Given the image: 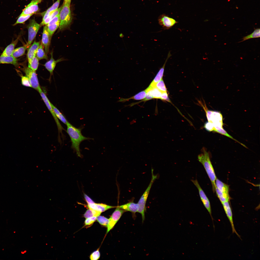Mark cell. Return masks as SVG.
Returning <instances> with one entry per match:
<instances>
[{"label":"cell","mask_w":260,"mask_h":260,"mask_svg":"<svg viewBox=\"0 0 260 260\" xmlns=\"http://www.w3.org/2000/svg\"><path fill=\"white\" fill-rule=\"evenodd\" d=\"M213 131L215 132L219 133L222 135H224L229 138H230L233 140L238 142L241 145L246 147L245 145L240 143L236 140L232 136L228 134L227 132L223 129V128H220L218 127H215L214 128Z\"/></svg>","instance_id":"cell-33"},{"label":"cell","mask_w":260,"mask_h":260,"mask_svg":"<svg viewBox=\"0 0 260 260\" xmlns=\"http://www.w3.org/2000/svg\"><path fill=\"white\" fill-rule=\"evenodd\" d=\"M60 1L61 0H57L47 10L41 13L43 17L42 21L44 20L48 17L49 13L54 11L58 8Z\"/></svg>","instance_id":"cell-24"},{"label":"cell","mask_w":260,"mask_h":260,"mask_svg":"<svg viewBox=\"0 0 260 260\" xmlns=\"http://www.w3.org/2000/svg\"><path fill=\"white\" fill-rule=\"evenodd\" d=\"M51 104L54 112L56 117L63 123L66 125L69 122L66 118L51 103Z\"/></svg>","instance_id":"cell-30"},{"label":"cell","mask_w":260,"mask_h":260,"mask_svg":"<svg viewBox=\"0 0 260 260\" xmlns=\"http://www.w3.org/2000/svg\"><path fill=\"white\" fill-rule=\"evenodd\" d=\"M205 110L208 122L212 123L214 128H223V117L220 112Z\"/></svg>","instance_id":"cell-5"},{"label":"cell","mask_w":260,"mask_h":260,"mask_svg":"<svg viewBox=\"0 0 260 260\" xmlns=\"http://www.w3.org/2000/svg\"><path fill=\"white\" fill-rule=\"evenodd\" d=\"M146 90V93L149 94L153 98H160L162 92L155 86L152 87L149 86Z\"/></svg>","instance_id":"cell-23"},{"label":"cell","mask_w":260,"mask_h":260,"mask_svg":"<svg viewBox=\"0 0 260 260\" xmlns=\"http://www.w3.org/2000/svg\"><path fill=\"white\" fill-rule=\"evenodd\" d=\"M44 47L41 43L39 45L37 50L36 56L39 60L45 59L46 60L48 58L44 49Z\"/></svg>","instance_id":"cell-29"},{"label":"cell","mask_w":260,"mask_h":260,"mask_svg":"<svg viewBox=\"0 0 260 260\" xmlns=\"http://www.w3.org/2000/svg\"><path fill=\"white\" fill-rule=\"evenodd\" d=\"M32 15L30 14L26 15H20L16 22L13 24V26L20 24H23Z\"/></svg>","instance_id":"cell-35"},{"label":"cell","mask_w":260,"mask_h":260,"mask_svg":"<svg viewBox=\"0 0 260 260\" xmlns=\"http://www.w3.org/2000/svg\"><path fill=\"white\" fill-rule=\"evenodd\" d=\"M51 38L47 30L46 25H45L43 28L41 44L43 46L45 52L47 55L49 52Z\"/></svg>","instance_id":"cell-14"},{"label":"cell","mask_w":260,"mask_h":260,"mask_svg":"<svg viewBox=\"0 0 260 260\" xmlns=\"http://www.w3.org/2000/svg\"><path fill=\"white\" fill-rule=\"evenodd\" d=\"M118 207L125 212L129 211L131 212L133 215L134 217L136 213L137 212L138 210L137 203H134L133 201Z\"/></svg>","instance_id":"cell-17"},{"label":"cell","mask_w":260,"mask_h":260,"mask_svg":"<svg viewBox=\"0 0 260 260\" xmlns=\"http://www.w3.org/2000/svg\"><path fill=\"white\" fill-rule=\"evenodd\" d=\"M153 171V169L152 168V177L150 182L137 203L138 205L137 212L140 213L142 215V222L144 221L145 219V213L146 210V204L150 190L153 182L157 178V175H154Z\"/></svg>","instance_id":"cell-4"},{"label":"cell","mask_w":260,"mask_h":260,"mask_svg":"<svg viewBox=\"0 0 260 260\" xmlns=\"http://www.w3.org/2000/svg\"><path fill=\"white\" fill-rule=\"evenodd\" d=\"M98 222L101 225L107 227L109 222V219L103 216H99L97 217Z\"/></svg>","instance_id":"cell-38"},{"label":"cell","mask_w":260,"mask_h":260,"mask_svg":"<svg viewBox=\"0 0 260 260\" xmlns=\"http://www.w3.org/2000/svg\"><path fill=\"white\" fill-rule=\"evenodd\" d=\"M203 152L198 155L199 161L203 165L211 182L214 192L216 188L215 181L217 178L214 171L211 162L209 154L203 149Z\"/></svg>","instance_id":"cell-2"},{"label":"cell","mask_w":260,"mask_h":260,"mask_svg":"<svg viewBox=\"0 0 260 260\" xmlns=\"http://www.w3.org/2000/svg\"><path fill=\"white\" fill-rule=\"evenodd\" d=\"M153 98V97L148 93H146V95L145 98L144 100H148Z\"/></svg>","instance_id":"cell-45"},{"label":"cell","mask_w":260,"mask_h":260,"mask_svg":"<svg viewBox=\"0 0 260 260\" xmlns=\"http://www.w3.org/2000/svg\"><path fill=\"white\" fill-rule=\"evenodd\" d=\"M84 199L87 204L94 202L91 198L86 194H84Z\"/></svg>","instance_id":"cell-44"},{"label":"cell","mask_w":260,"mask_h":260,"mask_svg":"<svg viewBox=\"0 0 260 260\" xmlns=\"http://www.w3.org/2000/svg\"><path fill=\"white\" fill-rule=\"evenodd\" d=\"M40 44L39 42H37L35 40L29 47L27 53L28 62L36 56L37 50Z\"/></svg>","instance_id":"cell-19"},{"label":"cell","mask_w":260,"mask_h":260,"mask_svg":"<svg viewBox=\"0 0 260 260\" xmlns=\"http://www.w3.org/2000/svg\"><path fill=\"white\" fill-rule=\"evenodd\" d=\"M192 181L197 188L199 195L204 206L209 213L213 223V219L212 214L211 208L209 201L204 192L200 186L197 180H192Z\"/></svg>","instance_id":"cell-9"},{"label":"cell","mask_w":260,"mask_h":260,"mask_svg":"<svg viewBox=\"0 0 260 260\" xmlns=\"http://www.w3.org/2000/svg\"><path fill=\"white\" fill-rule=\"evenodd\" d=\"M146 94V90L142 91L135 96L131 97L129 99H133L135 100H141L144 99L145 98Z\"/></svg>","instance_id":"cell-36"},{"label":"cell","mask_w":260,"mask_h":260,"mask_svg":"<svg viewBox=\"0 0 260 260\" xmlns=\"http://www.w3.org/2000/svg\"><path fill=\"white\" fill-rule=\"evenodd\" d=\"M40 94L42 99L44 101L48 109L50 111L53 116L57 124L59 133H62V131L64 128L61 125L58 119L55 114L50 102L46 94L40 89L38 91Z\"/></svg>","instance_id":"cell-8"},{"label":"cell","mask_w":260,"mask_h":260,"mask_svg":"<svg viewBox=\"0 0 260 260\" xmlns=\"http://www.w3.org/2000/svg\"><path fill=\"white\" fill-rule=\"evenodd\" d=\"M216 187L221 191L229 193V186L224 183L217 178L215 181Z\"/></svg>","instance_id":"cell-26"},{"label":"cell","mask_w":260,"mask_h":260,"mask_svg":"<svg viewBox=\"0 0 260 260\" xmlns=\"http://www.w3.org/2000/svg\"><path fill=\"white\" fill-rule=\"evenodd\" d=\"M62 6L58 8L57 10L53 12L44 20L42 21L41 26L45 25L48 24L58 14L61 10Z\"/></svg>","instance_id":"cell-28"},{"label":"cell","mask_w":260,"mask_h":260,"mask_svg":"<svg viewBox=\"0 0 260 260\" xmlns=\"http://www.w3.org/2000/svg\"><path fill=\"white\" fill-rule=\"evenodd\" d=\"M60 23L59 13L46 25L47 30L51 37L58 28Z\"/></svg>","instance_id":"cell-15"},{"label":"cell","mask_w":260,"mask_h":260,"mask_svg":"<svg viewBox=\"0 0 260 260\" xmlns=\"http://www.w3.org/2000/svg\"><path fill=\"white\" fill-rule=\"evenodd\" d=\"M39 3V0L32 1L23 9L20 15H33L38 12L39 11L38 4Z\"/></svg>","instance_id":"cell-12"},{"label":"cell","mask_w":260,"mask_h":260,"mask_svg":"<svg viewBox=\"0 0 260 260\" xmlns=\"http://www.w3.org/2000/svg\"><path fill=\"white\" fill-rule=\"evenodd\" d=\"M39 0L40 2V3L41 2V1L42 0Z\"/></svg>","instance_id":"cell-47"},{"label":"cell","mask_w":260,"mask_h":260,"mask_svg":"<svg viewBox=\"0 0 260 260\" xmlns=\"http://www.w3.org/2000/svg\"><path fill=\"white\" fill-rule=\"evenodd\" d=\"M101 213L98 211L89 208L86 211L84 215V216L86 218L91 217H97L99 216Z\"/></svg>","instance_id":"cell-34"},{"label":"cell","mask_w":260,"mask_h":260,"mask_svg":"<svg viewBox=\"0 0 260 260\" xmlns=\"http://www.w3.org/2000/svg\"><path fill=\"white\" fill-rule=\"evenodd\" d=\"M32 0V1H34V0Z\"/></svg>","instance_id":"cell-48"},{"label":"cell","mask_w":260,"mask_h":260,"mask_svg":"<svg viewBox=\"0 0 260 260\" xmlns=\"http://www.w3.org/2000/svg\"><path fill=\"white\" fill-rule=\"evenodd\" d=\"M125 212L118 206L116 207L115 210L109 219V222L107 226V234L113 228Z\"/></svg>","instance_id":"cell-10"},{"label":"cell","mask_w":260,"mask_h":260,"mask_svg":"<svg viewBox=\"0 0 260 260\" xmlns=\"http://www.w3.org/2000/svg\"><path fill=\"white\" fill-rule=\"evenodd\" d=\"M22 70L28 78L31 87L38 91L41 88L36 71L28 67H24Z\"/></svg>","instance_id":"cell-7"},{"label":"cell","mask_w":260,"mask_h":260,"mask_svg":"<svg viewBox=\"0 0 260 260\" xmlns=\"http://www.w3.org/2000/svg\"><path fill=\"white\" fill-rule=\"evenodd\" d=\"M87 206L89 209H92L101 213L116 207L108 205L103 203H93L87 204Z\"/></svg>","instance_id":"cell-16"},{"label":"cell","mask_w":260,"mask_h":260,"mask_svg":"<svg viewBox=\"0 0 260 260\" xmlns=\"http://www.w3.org/2000/svg\"><path fill=\"white\" fill-rule=\"evenodd\" d=\"M222 204L225 213L230 223L233 233H235L239 238H240V236L237 233L234 227L232 211L229 201L224 202Z\"/></svg>","instance_id":"cell-13"},{"label":"cell","mask_w":260,"mask_h":260,"mask_svg":"<svg viewBox=\"0 0 260 260\" xmlns=\"http://www.w3.org/2000/svg\"><path fill=\"white\" fill-rule=\"evenodd\" d=\"M66 125L67 126L66 131L71 142V148L78 156L81 157L82 156L79 147L80 143L84 140L92 139L86 137L82 135L81 131L83 128V126L77 128L69 122Z\"/></svg>","instance_id":"cell-1"},{"label":"cell","mask_w":260,"mask_h":260,"mask_svg":"<svg viewBox=\"0 0 260 260\" xmlns=\"http://www.w3.org/2000/svg\"><path fill=\"white\" fill-rule=\"evenodd\" d=\"M100 254L99 249L93 252L90 255V258L91 260H97L100 258Z\"/></svg>","instance_id":"cell-40"},{"label":"cell","mask_w":260,"mask_h":260,"mask_svg":"<svg viewBox=\"0 0 260 260\" xmlns=\"http://www.w3.org/2000/svg\"><path fill=\"white\" fill-rule=\"evenodd\" d=\"M71 0H64V2L65 3L70 5Z\"/></svg>","instance_id":"cell-46"},{"label":"cell","mask_w":260,"mask_h":260,"mask_svg":"<svg viewBox=\"0 0 260 260\" xmlns=\"http://www.w3.org/2000/svg\"><path fill=\"white\" fill-rule=\"evenodd\" d=\"M158 21L160 25L165 30L170 28L177 23L175 19L164 14L159 16Z\"/></svg>","instance_id":"cell-11"},{"label":"cell","mask_w":260,"mask_h":260,"mask_svg":"<svg viewBox=\"0 0 260 260\" xmlns=\"http://www.w3.org/2000/svg\"><path fill=\"white\" fill-rule=\"evenodd\" d=\"M155 86L162 92L167 91L166 88L162 79L156 83Z\"/></svg>","instance_id":"cell-37"},{"label":"cell","mask_w":260,"mask_h":260,"mask_svg":"<svg viewBox=\"0 0 260 260\" xmlns=\"http://www.w3.org/2000/svg\"><path fill=\"white\" fill-rule=\"evenodd\" d=\"M260 36V28L255 29L254 32L251 34L244 37L242 40L239 42H241L246 40L252 38H258Z\"/></svg>","instance_id":"cell-31"},{"label":"cell","mask_w":260,"mask_h":260,"mask_svg":"<svg viewBox=\"0 0 260 260\" xmlns=\"http://www.w3.org/2000/svg\"><path fill=\"white\" fill-rule=\"evenodd\" d=\"M97 220L96 217H93L86 218L84 222L85 226H90L92 224Z\"/></svg>","instance_id":"cell-41"},{"label":"cell","mask_w":260,"mask_h":260,"mask_svg":"<svg viewBox=\"0 0 260 260\" xmlns=\"http://www.w3.org/2000/svg\"><path fill=\"white\" fill-rule=\"evenodd\" d=\"M204 128L208 131H213L214 127L213 124L208 122H206L204 125Z\"/></svg>","instance_id":"cell-42"},{"label":"cell","mask_w":260,"mask_h":260,"mask_svg":"<svg viewBox=\"0 0 260 260\" xmlns=\"http://www.w3.org/2000/svg\"><path fill=\"white\" fill-rule=\"evenodd\" d=\"M160 99L170 102V100L168 97L167 91L162 92L160 98Z\"/></svg>","instance_id":"cell-43"},{"label":"cell","mask_w":260,"mask_h":260,"mask_svg":"<svg viewBox=\"0 0 260 260\" xmlns=\"http://www.w3.org/2000/svg\"><path fill=\"white\" fill-rule=\"evenodd\" d=\"M28 62V67L29 68L35 71L37 70L39 63V60L36 56Z\"/></svg>","instance_id":"cell-32"},{"label":"cell","mask_w":260,"mask_h":260,"mask_svg":"<svg viewBox=\"0 0 260 260\" xmlns=\"http://www.w3.org/2000/svg\"><path fill=\"white\" fill-rule=\"evenodd\" d=\"M171 55L170 52H169L164 64L159 71L154 79L149 85L151 87L155 86L156 83L162 79L165 65L169 58Z\"/></svg>","instance_id":"cell-18"},{"label":"cell","mask_w":260,"mask_h":260,"mask_svg":"<svg viewBox=\"0 0 260 260\" xmlns=\"http://www.w3.org/2000/svg\"><path fill=\"white\" fill-rule=\"evenodd\" d=\"M215 191L221 203L229 201L230 198L229 193L222 192L216 187L215 188Z\"/></svg>","instance_id":"cell-27"},{"label":"cell","mask_w":260,"mask_h":260,"mask_svg":"<svg viewBox=\"0 0 260 260\" xmlns=\"http://www.w3.org/2000/svg\"><path fill=\"white\" fill-rule=\"evenodd\" d=\"M21 77V83L23 85L26 87H31L29 80L26 76H22Z\"/></svg>","instance_id":"cell-39"},{"label":"cell","mask_w":260,"mask_h":260,"mask_svg":"<svg viewBox=\"0 0 260 260\" xmlns=\"http://www.w3.org/2000/svg\"><path fill=\"white\" fill-rule=\"evenodd\" d=\"M18 60L11 56H0V64H12L17 67L19 65Z\"/></svg>","instance_id":"cell-21"},{"label":"cell","mask_w":260,"mask_h":260,"mask_svg":"<svg viewBox=\"0 0 260 260\" xmlns=\"http://www.w3.org/2000/svg\"><path fill=\"white\" fill-rule=\"evenodd\" d=\"M28 47L26 44L23 46L15 49L11 56L15 58L22 56L24 54L26 50Z\"/></svg>","instance_id":"cell-25"},{"label":"cell","mask_w":260,"mask_h":260,"mask_svg":"<svg viewBox=\"0 0 260 260\" xmlns=\"http://www.w3.org/2000/svg\"><path fill=\"white\" fill-rule=\"evenodd\" d=\"M41 26L34 19L30 20L27 26L28 30V41L26 45L28 47L30 45L35 38Z\"/></svg>","instance_id":"cell-6"},{"label":"cell","mask_w":260,"mask_h":260,"mask_svg":"<svg viewBox=\"0 0 260 260\" xmlns=\"http://www.w3.org/2000/svg\"><path fill=\"white\" fill-rule=\"evenodd\" d=\"M51 54L50 59L45 63L44 66L51 75L53 73L56 64L61 60H55L53 58L52 52H51Z\"/></svg>","instance_id":"cell-22"},{"label":"cell","mask_w":260,"mask_h":260,"mask_svg":"<svg viewBox=\"0 0 260 260\" xmlns=\"http://www.w3.org/2000/svg\"><path fill=\"white\" fill-rule=\"evenodd\" d=\"M20 37V36H19L15 40L13 41L10 44L8 45L5 49L0 56H11L15 47L18 42Z\"/></svg>","instance_id":"cell-20"},{"label":"cell","mask_w":260,"mask_h":260,"mask_svg":"<svg viewBox=\"0 0 260 260\" xmlns=\"http://www.w3.org/2000/svg\"><path fill=\"white\" fill-rule=\"evenodd\" d=\"M70 5L63 2L59 13L60 23L59 30L62 31L70 27L73 20Z\"/></svg>","instance_id":"cell-3"}]
</instances>
